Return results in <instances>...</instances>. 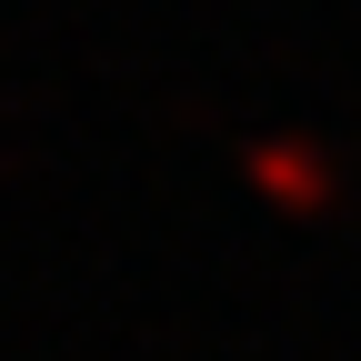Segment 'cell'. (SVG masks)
<instances>
[{
	"label": "cell",
	"mask_w": 361,
	"mask_h": 361,
	"mask_svg": "<svg viewBox=\"0 0 361 361\" xmlns=\"http://www.w3.org/2000/svg\"><path fill=\"white\" fill-rule=\"evenodd\" d=\"M301 161H311V151H261L251 171H261V180H271V191H281V201H301V211H322V201H331V171H301Z\"/></svg>",
	"instance_id": "6da1fadb"
}]
</instances>
